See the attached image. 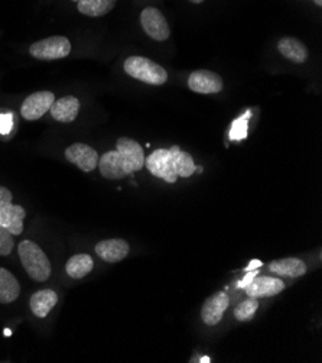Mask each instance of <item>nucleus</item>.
I'll return each mask as SVG.
<instances>
[{
	"label": "nucleus",
	"mask_w": 322,
	"mask_h": 363,
	"mask_svg": "<svg viewBox=\"0 0 322 363\" xmlns=\"http://www.w3.org/2000/svg\"><path fill=\"white\" fill-rule=\"evenodd\" d=\"M145 167V154L140 145L130 138H119L116 151H109L98 160L100 174L105 179H122Z\"/></svg>",
	"instance_id": "1"
},
{
	"label": "nucleus",
	"mask_w": 322,
	"mask_h": 363,
	"mask_svg": "<svg viewBox=\"0 0 322 363\" xmlns=\"http://www.w3.org/2000/svg\"><path fill=\"white\" fill-rule=\"evenodd\" d=\"M68 162L77 165L83 172H91L98 167V154L86 143H73L65 150Z\"/></svg>",
	"instance_id": "9"
},
{
	"label": "nucleus",
	"mask_w": 322,
	"mask_h": 363,
	"mask_svg": "<svg viewBox=\"0 0 322 363\" xmlns=\"http://www.w3.org/2000/svg\"><path fill=\"white\" fill-rule=\"evenodd\" d=\"M130 252V246L123 239H105L96 245L97 257L107 264H117L123 261Z\"/></svg>",
	"instance_id": "12"
},
{
	"label": "nucleus",
	"mask_w": 322,
	"mask_h": 363,
	"mask_svg": "<svg viewBox=\"0 0 322 363\" xmlns=\"http://www.w3.org/2000/svg\"><path fill=\"white\" fill-rule=\"evenodd\" d=\"M11 128H12V116L11 115L0 116V132L8 133Z\"/></svg>",
	"instance_id": "24"
},
{
	"label": "nucleus",
	"mask_w": 322,
	"mask_h": 363,
	"mask_svg": "<svg viewBox=\"0 0 322 363\" xmlns=\"http://www.w3.org/2000/svg\"><path fill=\"white\" fill-rule=\"evenodd\" d=\"M246 128H247V118L244 119V116H243L240 121H237V122L233 125L230 136H231L233 139H241V138H244V136H246Z\"/></svg>",
	"instance_id": "23"
},
{
	"label": "nucleus",
	"mask_w": 322,
	"mask_h": 363,
	"mask_svg": "<svg viewBox=\"0 0 322 363\" xmlns=\"http://www.w3.org/2000/svg\"><path fill=\"white\" fill-rule=\"evenodd\" d=\"M256 275H258V272H250L248 275H246V277H244V279H243V281H240V282H238V286H246V285H248L250 282H252V279H253Z\"/></svg>",
	"instance_id": "25"
},
{
	"label": "nucleus",
	"mask_w": 322,
	"mask_h": 363,
	"mask_svg": "<svg viewBox=\"0 0 322 363\" xmlns=\"http://www.w3.org/2000/svg\"><path fill=\"white\" fill-rule=\"evenodd\" d=\"M279 52L286 58L295 64H302L308 60V48L304 43H301L292 36H284L277 44Z\"/></svg>",
	"instance_id": "17"
},
{
	"label": "nucleus",
	"mask_w": 322,
	"mask_h": 363,
	"mask_svg": "<svg viewBox=\"0 0 322 363\" xmlns=\"http://www.w3.org/2000/svg\"><path fill=\"white\" fill-rule=\"evenodd\" d=\"M145 167L152 175L169 184L176 183L178 177L188 178L197 171V165L188 152H184L178 145L169 150H156L145 158Z\"/></svg>",
	"instance_id": "2"
},
{
	"label": "nucleus",
	"mask_w": 322,
	"mask_h": 363,
	"mask_svg": "<svg viewBox=\"0 0 322 363\" xmlns=\"http://www.w3.org/2000/svg\"><path fill=\"white\" fill-rule=\"evenodd\" d=\"M126 74L146 84L162 86L168 82V72L163 67L145 57H129L125 61Z\"/></svg>",
	"instance_id": "4"
},
{
	"label": "nucleus",
	"mask_w": 322,
	"mask_h": 363,
	"mask_svg": "<svg viewBox=\"0 0 322 363\" xmlns=\"http://www.w3.org/2000/svg\"><path fill=\"white\" fill-rule=\"evenodd\" d=\"M21 285L8 269L0 268V303L9 304L19 298Z\"/></svg>",
	"instance_id": "18"
},
{
	"label": "nucleus",
	"mask_w": 322,
	"mask_h": 363,
	"mask_svg": "<svg viewBox=\"0 0 322 363\" xmlns=\"http://www.w3.org/2000/svg\"><path fill=\"white\" fill-rule=\"evenodd\" d=\"M284 289V282L273 277H255L248 285L244 286L247 297L268 298L280 294Z\"/></svg>",
	"instance_id": "11"
},
{
	"label": "nucleus",
	"mask_w": 322,
	"mask_h": 363,
	"mask_svg": "<svg viewBox=\"0 0 322 363\" xmlns=\"http://www.w3.org/2000/svg\"><path fill=\"white\" fill-rule=\"evenodd\" d=\"M58 303V296L52 289H41V291L35 293L30 300H29V306L32 313L40 317V318H45L51 310L57 306Z\"/></svg>",
	"instance_id": "16"
},
{
	"label": "nucleus",
	"mask_w": 322,
	"mask_h": 363,
	"mask_svg": "<svg viewBox=\"0 0 322 363\" xmlns=\"http://www.w3.org/2000/svg\"><path fill=\"white\" fill-rule=\"evenodd\" d=\"M55 101V96L51 91H37L25 99L21 107V115L25 121L41 119Z\"/></svg>",
	"instance_id": "8"
},
{
	"label": "nucleus",
	"mask_w": 322,
	"mask_h": 363,
	"mask_svg": "<svg viewBox=\"0 0 322 363\" xmlns=\"http://www.w3.org/2000/svg\"><path fill=\"white\" fill-rule=\"evenodd\" d=\"M188 87L198 94H216L223 90V79L208 69H197L188 77Z\"/></svg>",
	"instance_id": "10"
},
{
	"label": "nucleus",
	"mask_w": 322,
	"mask_h": 363,
	"mask_svg": "<svg viewBox=\"0 0 322 363\" xmlns=\"http://www.w3.org/2000/svg\"><path fill=\"white\" fill-rule=\"evenodd\" d=\"M140 25L155 41H166L171 36V28L163 16V13L156 8H146L140 13Z\"/></svg>",
	"instance_id": "7"
},
{
	"label": "nucleus",
	"mask_w": 322,
	"mask_h": 363,
	"mask_svg": "<svg viewBox=\"0 0 322 363\" xmlns=\"http://www.w3.org/2000/svg\"><path fill=\"white\" fill-rule=\"evenodd\" d=\"M230 304V298L226 293H217L211 296L209 298L205 300L202 308H201V318L207 325H217L226 310L229 308Z\"/></svg>",
	"instance_id": "13"
},
{
	"label": "nucleus",
	"mask_w": 322,
	"mask_h": 363,
	"mask_svg": "<svg viewBox=\"0 0 322 363\" xmlns=\"http://www.w3.org/2000/svg\"><path fill=\"white\" fill-rule=\"evenodd\" d=\"M71 52V43L65 38V36H50L42 41L35 43L29 47V54L42 61H52V60H61L68 57Z\"/></svg>",
	"instance_id": "6"
},
{
	"label": "nucleus",
	"mask_w": 322,
	"mask_h": 363,
	"mask_svg": "<svg viewBox=\"0 0 322 363\" xmlns=\"http://www.w3.org/2000/svg\"><path fill=\"white\" fill-rule=\"evenodd\" d=\"M13 235L0 225V255L8 257L9 253L13 250Z\"/></svg>",
	"instance_id": "22"
},
{
	"label": "nucleus",
	"mask_w": 322,
	"mask_h": 363,
	"mask_svg": "<svg viewBox=\"0 0 322 363\" xmlns=\"http://www.w3.org/2000/svg\"><path fill=\"white\" fill-rule=\"evenodd\" d=\"M50 112L51 116L61 123L74 122L80 112V100L74 96L61 97L52 103Z\"/></svg>",
	"instance_id": "14"
},
{
	"label": "nucleus",
	"mask_w": 322,
	"mask_h": 363,
	"mask_svg": "<svg viewBox=\"0 0 322 363\" xmlns=\"http://www.w3.org/2000/svg\"><path fill=\"white\" fill-rule=\"evenodd\" d=\"M12 193L0 186V225L8 229L13 236L23 232V220L26 211L22 206L12 203Z\"/></svg>",
	"instance_id": "5"
},
{
	"label": "nucleus",
	"mask_w": 322,
	"mask_h": 363,
	"mask_svg": "<svg viewBox=\"0 0 322 363\" xmlns=\"http://www.w3.org/2000/svg\"><path fill=\"white\" fill-rule=\"evenodd\" d=\"M269 271L282 278H299L306 274V265L302 259L286 258L270 262Z\"/></svg>",
	"instance_id": "15"
},
{
	"label": "nucleus",
	"mask_w": 322,
	"mask_h": 363,
	"mask_svg": "<svg viewBox=\"0 0 322 363\" xmlns=\"http://www.w3.org/2000/svg\"><path fill=\"white\" fill-rule=\"evenodd\" d=\"M73 2H77L80 13L90 18H100L109 13L116 6L117 0H73Z\"/></svg>",
	"instance_id": "19"
},
{
	"label": "nucleus",
	"mask_w": 322,
	"mask_h": 363,
	"mask_svg": "<svg viewBox=\"0 0 322 363\" xmlns=\"http://www.w3.org/2000/svg\"><path fill=\"white\" fill-rule=\"evenodd\" d=\"M255 267H262V262L260 261H253V262H250V265L246 268L247 271H250V269H253Z\"/></svg>",
	"instance_id": "26"
},
{
	"label": "nucleus",
	"mask_w": 322,
	"mask_h": 363,
	"mask_svg": "<svg viewBox=\"0 0 322 363\" xmlns=\"http://www.w3.org/2000/svg\"><path fill=\"white\" fill-rule=\"evenodd\" d=\"M315 4H316L318 6H322V0H315Z\"/></svg>",
	"instance_id": "28"
},
{
	"label": "nucleus",
	"mask_w": 322,
	"mask_h": 363,
	"mask_svg": "<svg viewBox=\"0 0 322 363\" xmlns=\"http://www.w3.org/2000/svg\"><path fill=\"white\" fill-rule=\"evenodd\" d=\"M18 253L21 262L26 274L30 277V279L44 282L51 277V262L45 255V252L40 247V245L30 240H23L18 246Z\"/></svg>",
	"instance_id": "3"
},
{
	"label": "nucleus",
	"mask_w": 322,
	"mask_h": 363,
	"mask_svg": "<svg viewBox=\"0 0 322 363\" xmlns=\"http://www.w3.org/2000/svg\"><path fill=\"white\" fill-rule=\"evenodd\" d=\"M259 308V301L258 298H252L248 297L247 300L241 301L236 308H234V317L238 320V321H248L252 320L256 314Z\"/></svg>",
	"instance_id": "21"
},
{
	"label": "nucleus",
	"mask_w": 322,
	"mask_h": 363,
	"mask_svg": "<svg viewBox=\"0 0 322 363\" xmlns=\"http://www.w3.org/2000/svg\"><path fill=\"white\" fill-rule=\"evenodd\" d=\"M94 268V261L87 253H79V255L71 257L65 265L67 274L73 279H81L87 277Z\"/></svg>",
	"instance_id": "20"
},
{
	"label": "nucleus",
	"mask_w": 322,
	"mask_h": 363,
	"mask_svg": "<svg viewBox=\"0 0 322 363\" xmlns=\"http://www.w3.org/2000/svg\"><path fill=\"white\" fill-rule=\"evenodd\" d=\"M201 362H211L208 357H202V360Z\"/></svg>",
	"instance_id": "29"
},
{
	"label": "nucleus",
	"mask_w": 322,
	"mask_h": 363,
	"mask_svg": "<svg viewBox=\"0 0 322 363\" xmlns=\"http://www.w3.org/2000/svg\"><path fill=\"white\" fill-rule=\"evenodd\" d=\"M191 2H192V4H202L204 0H191Z\"/></svg>",
	"instance_id": "27"
}]
</instances>
